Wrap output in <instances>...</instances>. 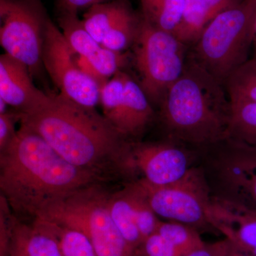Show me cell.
<instances>
[{"label":"cell","instance_id":"cell-33","mask_svg":"<svg viewBox=\"0 0 256 256\" xmlns=\"http://www.w3.org/2000/svg\"><path fill=\"white\" fill-rule=\"evenodd\" d=\"M256 48V18L255 22V30H254V48Z\"/></svg>","mask_w":256,"mask_h":256},{"label":"cell","instance_id":"cell-21","mask_svg":"<svg viewBox=\"0 0 256 256\" xmlns=\"http://www.w3.org/2000/svg\"><path fill=\"white\" fill-rule=\"evenodd\" d=\"M58 22L66 40L77 54L89 60L95 56L102 48L84 28L78 14L60 13Z\"/></svg>","mask_w":256,"mask_h":256},{"label":"cell","instance_id":"cell-8","mask_svg":"<svg viewBox=\"0 0 256 256\" xmlns=\"http://www.w3.org/2000/svg\"><path fill=\"white\" fill-rule=\"evenodd\" d=\"M131 184L156 215L193 227L208 224L206 212L212 196L200 170L190 168L178 181L162 186L142 178Z\"/></svg>","mask_w":256,"mask_h":256},{"label":"cell","instance_id":"cell-22","mask_svg":"<svg viewBox=\"0 0 256 256\" xmlns=\"http://www.w3.org/2000/svg\"><path fill=\"white\" fill-rule=\"evenodd\" d=\"M54 236L63 256H98L92 242L78 229L36 218Z\"/></svg>","mask_w":256,"mask_h":256},{"label":"cell","instance_id":"cell-26","mask_svg":"<svg viewBox=\"0 0 256 256\" xmlns=\"http://www.w3.org/2000/svg\"><path fill=\"white\" fill-rule=\"evenodd\" d=\"M138 254L139 256H183L168 239L156 232L143 240Z\"/></svg>","mask_w":256,"mask_h":256},{"label":"cell","instance_id":"cell-9","mask_svg":"<svg viewBox=\"0 0 256 256\" xmlns=\"http://www.w3.org/2000/svg\"><path fill=\"white\" fill-rule=\"evenodd\" d=\"M75 54L62 31L48 18L44 37V66L60 95L80 105L96 108L100 102L101 88L78 68Z\"/></svg>","mask_w":256,"mask_h":256},{"label":"cell","instance_id":"cell-1","mask_svg":"<svg viewBox=\"0 0 256 256\" xmlns=\"http://www.w3.org/2000/svg\"><path fill=\"white\" fill-rule=\"evenodd\" d=\"M20 114V124L41 136L70 164L106 180L114 174H129L131 141L96 108L58 94L48 96L34 110Z\"/></svg>","mask_w":256,"mask_h":256},{"label":"cell","instance_id":"cell-29","mask_svg":"<svg viewBox=\"0 0 256 256\" xmlns=\"http://www.w3.org/2000/svg\"><path fill=\"white\" fill-rule=\"evenodd\" d=\"M111 0H56V6L60 13L78 14L82 10L90 9L92 6Z\"/></svg>","mask_w":256,"mask_h":256},{"label":"cell","instance_id":"cell-14","mask_svg":"<svg viewBox=\"0 0 256 256\" xmlns=\"http://www.w3.org/2000/svg\"><path fill=\"white\" fill-rule=\"evenodd\" d=\"M48 94L37 88L26 65L4 53L0 56V98L20 114L34 110Z\"/></svg>","mask_w":256,"mask_h":256},{"label":"cell","instance_id":"cell-15","mask_svg":"<svg viewBox=\"0 0 256 256\" xmlns=\"http://www.w3.org/2000/svg\"><path fill=\"white\" fill-rule=\"evenodd\" d=\"M63 256L54 236L37 220L21 222L8 210L6 244L1 256Z\"/></svg>","mask_w":256,"mask_h":256},{"label":"cell","instance_id":"cell-3","mask_svg":"<svg viewBox=\"0 0 256 256\" xmlns=\"http://www.w3.org/2000/svg\"><path fill=\"white\" fill-rule=\"evenodd\" d=\"M174 142L214 146L228 137L232 104L224 86L188 54L184 68L159 106Z\"/></svg>","mask_w":256,"mask_h":256},{"label":"cell","instance_id":"cell-31","mask_svg":"<svg viewBox=\"0 0 256 256\" xmlns=\"http://www.w3.org/2000/svg\"><path fill=\"white\" fill-rule=\"evenodd\" d=\"M8 104L2 99L0 98V114L8 112Z\"/></svg>","mask_w":256,"mask_h":256},{"label":"cell","instance_id":"cell-20","mask_svg":"<svg viewBox=\"0 0 256 256\" xmlns=\"http://www.w3.org/2000/svg\"><path fill=\"white\" fill-rule=\"evenodd\" d=\"M224 87L230 104H256V60L249 58L228 76Z\"/></svg>","mask_w":256,"mask_h":256},{"label":"cell","instance_id":"cell-6","mask_svg":"<svg viewBox=\"0 0 256 256\" xmlns=\"http://www.w3.org/2000/svg\"><path fill=\"white\" fill-rule=\"evenodd\" d=\"M132 48L131 60L138 72V84L152 105L159 108L168 89L182 74L188 46L142 16Z\"/></svg>","mask_w":256,"mask_h":256},{"label":"cell","instance_id":"cell-12","mask_svg":"<svg viewBox=\"0 0 256 256\" xmlns=\"http://www.w3.org/2000/svg\"><path fill=\"white\" fill-rule=\"evenodd\" d=\"M206 216L236 250L256 256V210L227 196H212Z\"/></svg>","mask_w":256,"mask_h":256},{"label":"cell","instance_id":"cell-2","mask_svg":"<svg viewBox=\"0 0 256 256\" xmlns=\"http://www.w3.org/2000/svg\"><path fill=\"white\" fill-rule=\"evenodd\" d=\"M106 178L64 159L37 133L21 124L0 152V190L10 208L33 220L52 202Z\"/></svg>","mask_w":256,"mask_h":256},{"label":"cell","instance_id":"cell-4","mask_svg":"<svg viewBox=\"0 0 256 256\" xmlns=\"http://www.w3.org/2000/svg\"><path fill=\"white\" fill-rule=\"evenodd\" d=\"M256 18V0H240L206 26L188 47V56L224 86L228 76L249 60Z\"/></svg>","mask_w":256,"mask_h":256},{"label":"cell","instance_id":"cell-28","mask_svg":"<svg viewBox=\"0 0 256 256\" xmlns=\"http://www.w3.org/2000/svg\"><path fill=\"white\" fill-rule=\"evenodd\" d=\"M233 245L228 239L205 244L203 247L194 250L185 256H229L233 250Z\"/></svg>","mask_w":256,"mask_h":256},{"label":"cell","instance_id":"cell-34","mask_svg":"<svg viewBox=\"0 0 256 256\" xmlns=\"http://www.w3.org/2000/svg\"><path fill=\"white\" fill-rule=\"evenodd\" d=\"M254 57L256 60V48H254Z\"/></svg>","mask_w":256,"mask_h":256},{"label":"cell","instance_id":"cell-19","mask_svg":"<svg viewBox=\"0 0 256 256\" xmlns=\"http://www.w3.org/2000/svg\"><path fill=\"white\" fill-rule=\"evenodd\" d=\"M186 0H139L141 15L154 28L174 34Z\"/></svg>","mask_w":256,"mask_h":256},{"label":"cell","instance_id":"cell-7","mask_svg":"<svg viewBox=\"0 0 256 256\" xmlns=\"http://www.w3.org/2000/svg\"><path fill=\"white\" fill-rule=\"evenodd\" d=\"M0 44L5 53L26 66L32 75L41 69L48 16L41 0H0Z\"/></svg>","mask_w":256,"mask_h":256},{"label":"cell","instance_id":"cell-11","mask_svg":"<svg viewBox=\"0 0 256 256\" xmlns=\"http://www.w3.org/2000/svg\"><path fill=\"white\" fill-rule=\"evenodd\" d=\"M128 168L130 174L138 172L142 180L156 186L178 181L188 172L186 152L172 142L131 141Z\"/></svg>","mask_w":256,"mask_h":256},{"label":"cell","instance_id":"cell-25","mask_svg":"<svg viewBox=\"0 0 256 256\" xmlns=\"http://www.w3.org/2000/svg\"><path fill=\"white\" fill-rule=\"evenodd\" d=\"M126 186L130 195L136 224L143 242L156 232L160 220H158L156 217L158 215L152 210L146 198L134 188L132 184H128Z\"/></svg>","mask_w":256,"mask_h":256},{"label":"cell","instance_id":"cell-23","mask_svg":"<svg viewBox=\"0 0 256 256\" xmlns=\"http://www.w3.org/2000/svg\"><path fill=\"white\" fill-rule=\"evenodd\" d=\"M232 104L228 137L256 146V104Z\"/></svg>","mask_w":256,"mask_h":256},{"label":"cell","instance_id":"cell-18","mask_svg":"<svg viewBox=\"0 0 256 256\" xmlns=\"http://www.w3.org/2000/svg\"><path fill=\"white\" fill-rule=\"evenodd\" d=\"M141 21V13L136 12L128 2L106 34L101 46L114 52H128V48L132 46L137 38Z\"/></svg>","mask_w":256,"mask_h":256},{"label":"cell","instance_id":"cell-5","mask_svg":"<svg viewBox=\"0 0 256 256\" xmlns=\"http://www.w3.org/2000/svg\"><path fill=\"white\" fill-rule=\"evenodd\" d=\"M100 184L89 185L56 200L36 218L80 230L92 242L98 256H139L114 224L108 206L110 193Z\"/></svg>","mask_w":256,"mask_h":256},{"label":"cell","instance_id":"cell-27","mask_svg":"<svg viewBox=\"0 0 256 256\" xmlns=\"http://www.w3.org/2000/svg\"><path fill=\"white\" fill-rule=\"evenodd\" d=\"M20 112L10 111L0 114V152L5 149L16 134L15 124L20 120Z\"/></svg>","mask_w":256,"mask_h":256},{"label":"cell","instance_id":"cell-24","mask_svg":"<svg viewBox=\"0 0 256 256\" xmlns=\"http://www.w3.org/2000/svg\"><path fill=\"white\" fill-rule=\"evenodd\" d=\"M156 232L161 234L183 256L205 245L194 227L180 222H160Z\"/></svg>","mask_w":256,"mask_h":256},{"label":"cell","instance_id":"cell-16","mask_svg":"<svg viewBox=\"0 0 256 256\" xmlns=\"http://www.w3.org/2000/svg\"><path fill=\"white\" fill-rule=\"evenodd\" d=\"M240 0H186L182 16L174 34L188 47L198 40L202 32L220 13Z\"/></svg>","mask_w":256,"mask_h":256},{"label":"cell","instance_id":"cell-17","mask_svg":"<svg viewBox=\"0 0 256 256\" xmlns=\"http://www.w3.org/2000/svg\"><path fill=\"white\" fill-rule=\"evenodd\" d=\"M108 206L111 217L120 232L128 244L139 252L142 238L136 224L134 208L127 186L110 193Z\"/></svg>","mask_w":256,"mask_h":256},{"label":"cell","instance_id":"cell-32","mask_svg":"<svg viewBox=\"0 0 256 256\" xmlns=\"http://www.w3.org/2000/svg\"><path fill=\"white\" fill-rule=\"evenodd\" d=\"M234 247V246H233ZM256 256L249 255V254H244V252H239V250H236L235 248H233V250H232V252H230V256Z\"/></svg>","mask_w":256,"mask_h":256},{"label":"cell","instance_id":"cell-10","mask_svg":"<svg viewBox=\"0 0 256 256\" xmlns=\"http://www.w3.org/2000/svg\"><path fill=\"white\" fill-rule=\"evenodd\" d=\"M102 114L130 141L144 132L154 116L152 105L138 80L120 72L100 89Z\"/></svg>","mask_w":256,"mask_h":256},{"label":"cell","instance_id":"cell-30","mask_svg":"<svg viewBox=\"0 0 256 256\" xmlns=\"http://www.w3.org/2000/svg\"><path fill=\"white\" fill-rule=\"evenodd\" d=\"M75 62L77 66L82 70V73L85 74L88 76L95 80L100 86V88H102V86L108 80L104 78L99 74V72L96 70L95 67L90 63V60H88L86 57L75 54Z\"/></svg>","mask_w":256,"mask_h":256},{"label":"cell","instance_id":"cell-13","mask_svg":"<svg viewBox=\"0 0 256 256\" xmlns=\"http://www.w3.org/2000/svg\"><path fill=\"white\" fill-rule=\"evenodd\" d=\"M222 176L233 196H227L256 210V146L226 138Z\"/></svg>","mask_w":256,"mask_h":256}]
</instances>
